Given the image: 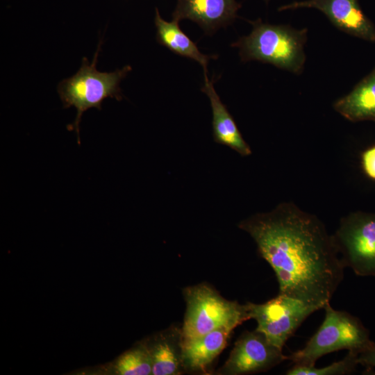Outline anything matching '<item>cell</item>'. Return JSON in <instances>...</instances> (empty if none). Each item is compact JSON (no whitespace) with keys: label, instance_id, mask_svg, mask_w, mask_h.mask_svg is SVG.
I'll list each match as a JSON object with an SVG mask.
<instances>
[{"label":"cell","instance_id":"cell-1","mask_svg":"<svg viewBox=\"0 0 375 375\" xmlns=\"http://www.w3.org/2000/svg\"><path fill=\"white\" fill-rule=\"evenodd\" d=\"M260 256L273 269L279 294L319 310L330 303L345 268L333 235L315 215L283 202L242 221Z\"/></svg>","mask_w":375,"mask_h":375},{"label":"cell","instance_id":"cell-2","mask_svg":"<svg viewBox=\"0 0 375 375\" xmlns=\"http://www.w3.org/2000/svg\"><path fill=\"white\" fill-rule=\"evenodd\" d=\"M249 22L253 26L251 33L231 44L239 49L242 62L258 60L296 74L302 72L306 62V28L269 24L260 19Z\"/></svg>","mask_w":375,"mask_h":375},{"label":"cell","instance_id":"cell-3","mask_svg":"<svg viewBox=\"0 0 375 375\" xmlns=\"http://www.w3.org/2000/svg\"><path fill=\"white\" fill-rule=\"evenodd\" d=\"M186 310L181 328L183 342L217 328H235L250 319L247 304L224 298L206 283L185 288Z\"/></svg>","mask_w":375,"mask_h":375},{"label":"cell","instance_id":"cell-4","mask_svg":"<svg viewBox=\"0 0 375 375\" xmlns=\"http://www.w3.org/2000/svg\"><path fill=\"white\" fill-rule=\"evenodd\" d=\"M324 319L305 347L288 356L294 365L315 366L317 360L331 352L347 349L358 353L371 345L369 332L350 313L326 304Z\"/></svg>","mask_w":375,"mask_h":375},{"label":"cell","instance_id":"cell-5","mask_svg":"<svg viewBox=\"0 0 375 375\" xmlns=\"http://www.w3.org/2000/svg\"><path fill=\"white\" fill-rule=\"evenodd\" d=\"M101 44L100 41L92 63L87 58H83L78 71L60 81L58 86V93L63 107L74 106L77 110L72 127L77 133L78 143L79 123L83 113L91 108L101 110L103 101L108 97L121 101L122 95L119 83L132 69L130 65H126L112 72H99L96 65Z\"/></svg>","mask_w":375,"mask_h":375},{"label":"cell","instance_id":"cell-6","mask_svg":"<svg viewBox=\"0 0 375 375\" xmlns=\"http://www.w3.org/2000/svg\"><path fill=\"white\" fill-rule=\"evenodd\" d=\"M333 236L345 267L360 276L375 277V213H349Z\"/></svg>","mask_w":375,"mask_h":375},{"label":"cell","instance_id":"cell-7","mask_svg":"<svg viewBox=\"0 0 375 375\" xmlns=\"http://www.w3.org/2000/svg\"><path fill=\"white\" fill-rule=\"evenodd\" d=\"M246 304L250 319L257 322L256 330L281 349L302 322L319 310L302 301L279 293L265 303L247 302Z\"/></svg>","mask_w":375,"mask_h":375},{"label":"cell","instance_id":"cell-8","mask_svg":"<svg viewBox=\"0 0 375 375\" xmlns=\"http://www.w3.org/2000/svg\"><path fill=\"white\" fill-rule=\"evenodd\" d=\"M288 360L283 349L270 343L260 332H244L218 374L239 375L265 372Z\"/></svg>","mask_w":375,"mask_h":375},{"label":"cell","instance_id":"cell-9","mask_svg":"<svg viewBox=\"0 0 375 375\" xmlns=\"http://www.w3.org/2000/svg\"><path fill=\"white\" fill-rule=\"evenodd\" d=\"M301 8L319 10L340 31L368 42H375V26L362 12L357 0L294 1L279 7L278 10Z\"/></svg>","mask_w":375,"mask_h":375},{"label":"cell","instance_id":"cell-10","mask_svg":"<svg viewBox=\"0 0 375 375\" xmlns=\"http://www.w3.org/2000/svg\"><path fill=\"white\" fill-rule=\"evenodd\" d=\"M241 4L235 0H177L173 19H190L199 25L207 34H212L238 17Z\"/></svg>","mask_w":375,"mask_h":375},{"label":"cell","instance_id":"cell-11","mask_svg":"<svg viewBox=\"0 0 375 375\" xmlns=\"http://www.w3.org/2000/svg\"><path fill=\"white\" fill-rule=\"evenodd\" d=\"M214 80L209 81L204 76V84L201 91L205 93L210 102L212 112V133L216 143L230 147L242 156L251 154L249 145L244 140L238 126L216 92Z\"/></svg>","mask_w":375,"mask_h":375},{"label":"cell","instance_id":"cell-12","mask_svg":"<svg viewBox=\"0 0 375 375\" xmlns=\"http://www.w3.org/2000/svg\"><path fill=\"white\" fill-rule=\"evenodd\" d=\"M233 329L223 327L183 342L185 372H205L223 351Z\"/></svg>","mask_w":375,"mask_h":375},{"label":"cell","instance_id":"cell-13","mask_svg":"<svg viewBox=\"0 0 375 375\" xmlns=\"http://www.w3.org/2000/svg\"><path fill=\"white\" fill-rule=\"evenodd\" d=\"M333 108L350 122H375V67L348 94L338 99Z\"/></svg>","mask_w":375,"mask_h":375},{"label":"cell","instance_id":"cell-14","mask_svg":"<svg viewBox=\"0 0 375 375\" xmlns=\"http://www.w3.org/2000/svg\"><path fill=\"white\" fill-rule=\"evenodd\" d=\"M179 22L164 20L156 8L154 24L156 28L157 42L173 53L186 57L199 62L203 68L204 76H207V66L210 59H215L216 56H206L198 49L197 44L183 32L178 25Z\"/></svg>","mask_w":375,"mask_h":375},{"label":"cell","instance_id":"cell-15","mask_svg":"<svg viewBox=\"0 0 375 375\" xmlns=\"http://www.w3.org/2000/svg\"><path fill=\"white\" fill-rule=\"evenodd\" d=\"M151 353V374L177 375L185 372L183 361L181 329L171 328L163 334Z\"/></svg>","mask_w":375,"mask_h":375},{"label":"cell","instance_id":"cell-16","mask_svg":"<svg viewBox=\"0 0 375 375\" xmlns=\"http://www.w3.org/2000/svg\"><path fill=\"white\" fill-rule=\"evenodd\" d=\"M358 351H348L345 357L321 368L293 365L286 372L288 375H344L355 372L358 364Z\"/></svg>","mask_w":375,"mask_h":375},{"label":"cell","instance_id":"cell-17","mask_svg":"<svg viewBox=\"0 0 375 375\" xmlns=\"http://www.w3.org/2000/svg\"><path fill=\"white\" fill-rule=\"evenodd\" d=\"M117 371L123 375H147L151 373L150 351L138 348L122 356L117 362Z\"/></svg>","mask_w":375,"mask_h":375},{"label":"cell","instance_id":"cell-18","mask_svg":"<svg viewBox=\"0 0 375 375\" xmlns=\"http://www.w3.org/2000/svg\"><path fill=\"white\" fill-rule=\"evenodd\" d=\"M361 162L365 174L375 180V145L363 151Z\"/></svg>","mask_w":375,"mask_h":375},{"label":"cell","instance_id":"cell-19","mask_svg":"<svg viewBox=\"0 0 375 375\" xmlns=\"http://www.w3.org/2000/svg\"><path fill=\"white\" fill-rule=\"evenodd\" d=\"M358 362L367 367H375V342L358 353Z\"/></svg>","mask_w":375,"mask_h":375},{"label":"cell","instance_id":"cell-20","mask_svg":"<svg viewBox=\"0 0 375 375\" xmlns=\"http://www.w3.org/2000/svg\"><path fill=\"white\" fill-rule=\"evenodd\" d=\"M266 3H267L269 0H264Z\"/></svg>","mask_w":375,"mask_h":375}]
</instances>
